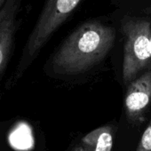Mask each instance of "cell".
Segmentation results:
<instances>
[{
    "instance_id": "cell-7",
    "label": "cell",
    "mask_w": 151,
    "mask_h": 151,
    "mask_svg": "<svg viewBox=\"0 0 151 151\" xmlns=\"http://www.w3.org/2000/svg\"><path fill=\"white\" fill-rule=\"evenodd\" d=\"M11 122H4L0 120V151H6L9 142V129Z\"/></svg>"
},
{
    "instance_id": "cell-10",
    "label": "cell",
    "mask_w": 151,
    "mask_h": 151,
    "mask_svg": "<svg viewBox=\"0 0 151 151\" xmlns=\"http://www.w3.org/2000/svg\"><path fill=\"white\" fill-rule=\"evenodd\" d=\"M73 151H84V148H83V147H76Z\"/></svg>"
},
{
    "instance_id": "cell-4",
    "label": "cell",
    "mask_w": 151,
    "mask_h": 151,
    "mask_svg": "<svg viewBox=\"0 0 151 151\" xmlns=\"http://www.w3.org/2000/svg\"><path fill=\"white\" fill-rule=\"evenodd\" d=\"M23 0H7L0 10V82L14 56L16 35L22 23Z\"/></svg>"
},
{
    "instance_id": "cell-1",
    "label": "cell",
    "mask_w": 151,
    "mask_h": 151,
    "mask_svg": "<svg viewBox=\"0 0 151 151\" xmlns=\"http://www.w3.org/2000/svg\"><path fill=\"white\" fill-rule=\"evenodd\" d=\"M115 40L112 27L98 21L86 22L62 42L46 64L47 71L58 76L86 73L104 60Z\"/></svg>"
},
{
    "instance_id": "cell-6",
    "label": "cell",
    "mask_w": 151,
    "mask_h": 151,
    "mask_svg": "<svg viewBox=\"0 0 151 151\" xmlns=\"http://www.w3.org/2000/svg\"><path fill=\"white\" fill-rule=\"evenodd\" d=\"M84 151H111L113 145V131L110 126L100 127L83 139Z\"/></svg>"
},
{
    "instance_id": "cell-9",
    "label": "cell",
    "mask_w": 151,
    "mask_h": 151,
    "mask_svg": "<svg viewBox=\"0 0 151 151\" xmlns=\"http://www.w3.org/2000/svg\"><path fill=\"white\" fill-rule=\"evenodd\" d=\"M7 0H0V10L2 9V7L5 6V4L6 3Z\"/></svg>"
},
{
    "instance_id": "cell-2",
    "label": "cell",
    "mask_w": 151,
    "mask_h": 151,
    "mask_svg": "<svg viewBox=\"0 0 151 151\" xmlns=\"http://www.w3.org/2000/svg\"><path fill=\"white\" fill-rule=\"evenodd\" d=\"M80 2L81 0H46L22 48L16 68L6 83L7 90H11L19 83L44 46Z\"/></svg>"
},
{
    "instance_id": "cell-8",
    "label": "cell",
    "mask_w": 151,
    "mask_h": 151,
    "mask_svg": "<svg viewBox=\"0 0 151 151\" xmlns=\"http://www.w3.org/2000/svg\"><path fill=\"white\" fill-rule=\"evenodd\" d=\"M136 151H151V121L143 132Z\"/></svg>"
},
{
    "instance_id": "cell-11",
    "label": "cell",
    "mask_w": 151,
    "mask_h": 151,
    "mask_svg": "<svg viewBox=\"0 0 151 151\" xmlns=\"http://www.w3.org/2000/svg\"><path fill=\"white\" fill-rule=\"evenodd\" d=\"M150 12H151V4H150Z\"/></svg>"
},
{
    "instance_id": "cell-3",
    "label": "cell",
    "mask_w": 151,
    "mask_h": 151,
    "mask_svg": "<svg viewBox=\"0 0 151 151\" xmlns=\"http://www.w3.org/2000/svg\"><path fill=\"white\" fill-rule=\"evenodd\" d=\"M124 36L123 81L129 84L149 64L151 58V22L146 18L126 16L121 22Z\"/></svg>"
},
{
    "instance_id": "cell-5",
    "label": "cell",
    "mask_w": 151,
    "mask_h": 151,
    "mask_svg": "<svg viewBox=\"0 0 151 151\" xmlns=\"http://www.w3.org/2000/svg\"><path fill=\"white\" fill-rule=\"evenodd\" d=\"M151 102V68L128 85L124 99L125 114L128 121L137 124L142 120Z\"/></svg>"
}]
</instances>
